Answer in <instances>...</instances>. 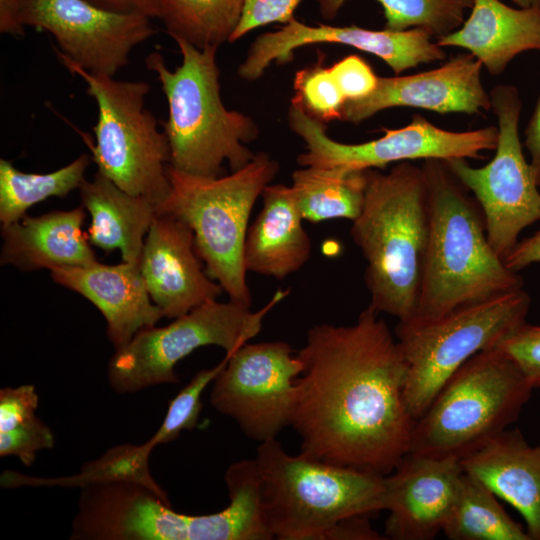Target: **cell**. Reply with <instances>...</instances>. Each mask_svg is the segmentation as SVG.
I'll use <instances>...</instances> for the list:
<instances>
[{
	"label": "cell",
	"instance_id": "obj_9",
	"mask_svg": "<svg viewBox=\"0 0 540 540\" xmlns=\"http://www.w3.org/2000/svg\"><path fill=\"white\" fill-rule=\"evenodd\" d=\"M54 50L63 66L85 81L97 104L95 144L88 142V146L98 172L122 190L159 205L170 191V148L156 118L144 106L150 85L90 73Z\"/></svg>",
	"mask_w": 540,
	"mask_h": 540
},
{
	"label": "cell",
	"instance_id": "obj_3",
	"mask_svg": "<svg viewBox=\"0 0 540 540\" xmlns=\"http://www.w3.org/2000/svg\"><path fill=\"white\" fill-rule=\"evenodd\" d=\"M422 169L428 192L429 243L417 308L408 321L434 320L523 288L522 277L491 247L482 211L469 191L442 160H424Z\"/></svg>",
	"mask_w": 540,
	"mask_h": 540
},
{
	"label": "cell",
	"instance_id": "obj_41",
	"mask_svg": "<svg viewBox=\"0 0 540 540\" xmlns=\"http://www.w3.org/2000/svg\"><path fill=\"white\" fill-rule=\"evenodd\" d=\"M102 9L120 13L158 18L160 0H87Z\"/></svg>",
	"mask_w": 540,
	"mask_h": 540
},
{
	"label": "cell",
	"instance_id": "obj_6",
	"mask_svg": "<svg viewBox=\"0 0 540 540\" xmlns=\"http://www.w3.org/2000/svg\"><path fill=\"white\" fill-rule=\"evenodd\" d=\"M255 462L263 520L279 540H324L343 520L384 510L385 476L290 455L277 439Z\"/></svg>",
	"mask_w": 540,
	"mask_h": 540
},
{
	"label": "cell",
	"instance_id": "obj_19",
	"mask_svg": "<svg viewBox=\"0 0 540 540\" xmlns=\"http://www.w3.org/2000/svg\"><path fill=\"white\" fill-rule=\"evenodd\" d=\"M191 228L158 212L144 241L139 267L152 301L164 317L175 319L217 300L221 286L206 271Z\"/></svg>",
	"mask_w": 540,
	"mask_h": 540
},
{
	"label": "cell",
	"instance_id": "obj_31",
	"mask_svg": "<svg viewBox=\"0 0 540 540\" xmlns=\"http://www.w3.org/2000/svg\"><path fill=\"white\" fill-rule=\"evenodd\" d=\"M347 0H315L321 16H337ZM383 9L385 29L428 30L435 40L458 29L467 17L473 0H376Z\"/></svg>",
	"mask_w": 540,
	"mask_h": 540
},
{
	"label": "cell",
	"instance_id": "obj_12",
	"mask_svg": "<svg viewBox=\"0 0 540 540\" xmlns=\"http://www.w3.org/2000/svg\"><path fill=\"white\" fill-rule=\"evenodd\" d=\"M498 140L493 158L473 167L465 158L442 160L453 176L473 194L485 222L491 247L503 259L520 233L540 221V191L519 135L522 101L519 90L500 84L490 91Z\"/></svg>",
	"mask_w": 540,
	"mask_h": 540
},
{
	"label": "cell",
	"instance_id": "obj_16",
	"mask_svg": "<svg viewBox=\"0 0 540 540\" xmlns=\"http://www.w3.org/2000/svg\"><path fill=\"white\" fill-rule=\"evenodd\" d=\"M433 39V35L423 28L392 31L354 25L311 26L293 18L280 29L263 33L253 41L238 68V75L248 81L256 80L271 64H285L293 60L296 49L320 43L346 45L375 55L395 75H400L421 64L446 58L443 48Z\"/></svg>",
	"mask_w": 540,
	"mask_h": 540
},
{
	"label": "cell",
	"instance_id": "obj_40",
	"mask_svg": "<svg viewBox=\"0 0 540 540\" xmlns=\"http://www.w3.org/2000/svg\"><path fill=\"white\" fill-rule=\"evenodd\" d=\"M331 540L386 539L372 529L367 516H354L341 521L330 533Z\"/></svg>",
	"mask_w": 540,
	"mask_h": 540
},
{
	"label": "cell",
	"instance_id": "obj_20",
	"mask_svg": "<svg viewBox=\"0 0 540 540\" xmlns=\"http://www.w3.org/2000/svg\"><path fill=\"white\" fill-rule=\"evenodd\" d=\"M51 277L98 308L115 350L164 317L152 301L137 263L106 265L97 261L86 266L59 267L51 270Z\"/></svg>",
	"mask_w": 540,
	"mask_h": 540
},
{
	"label": "cell",
	"instance_id": "obj_26",
	"mask_svg": "<svg viewBox=\"0 0 540 540\" xmlns=\"http://www.w3.org/2000/svg\"><path fill=\"white\" fill-rule=\"evenodd\" d=\"M366 171L311 166L294 171L291 188L303 219H356L364 203Z\"/></svg>",
	"mask_w": 540,
	"mask_h": 540
},
{
	"label": "cell",
	"instance_id": "obj_23",
	"mask_svg": "<svg viewBox=\"0 0 540 540\" xmlns=\"http://www.w3.org/2000/svg\"><path fill=\"white\" fill-rule=\"evenodd\" d=\"M83 206L52 211L40 216L27 214L2 227L0 262L21 271L86 266L97 262L87 232Z\"/></svg>",
	"mask_w": 540,
	"mask_h": 540
},
{
	"label": "cell",
	"instance_id": "obj_22",
	"mask_svg": "<svg viewBox=\"0 0 540 540\" xmlns=\"http://www.w3.org/2000/svg\"><path fill=\"white\" fill-rule=\"evenodd\" d=\"M472 54L492 76L519 54L540 50V8H514L501 0H473L462 25L436 40Z\"/></svg>",
	"mask_w": 540,
	"mask_h": 540
},
{
	"label": "cell",
	"instance_id": "obj_30",
	"mask_svg": "<svg viewBox=\"0 0 540 540\" xmlns=\"http://www.w3.org/2000/svg\"><path fill=\"white\" fill-rule=\"evenodd\" d=\"M244 0H160L159 16L168 34L198 49L218 48L237 28Z\"/></svg>",
	"mask_w": 540,
	"mask_h": 540
},
{
	"label": "cell",
	"instance_id": "obj_39",
	"mask_svg": "<svg viewBox=\"0 0 540 540\" xmlns=\"http://www.w3.org/2000/svg\"><path fill=\"white\" fill-rule=\"evenodd\" d=\"M505 265L514 272L540 263V230L518 241L513 250L504 259Z\"/></svg>",
	"mask_w": 540,
	"mask_h": 540
},
{
	"label": "cell",
	"instance_id": "obj_32",
	"mask_svg": "<svg viewBox=\"0 0 540 540\" xmlns=\"http://www.w3.org/2000/svg\"><path fill=\"white\" fill-rule=\"evenodd\" d=\"M227 362V355L216 366L198 371L190 382L169 402L166 416L155 434L148 440L152 446L174 441L183 430L198 424L202 409L201 395L214 381Z\"/></svg>",
	"mask_w": 540,
	"mask_h": 540
},
{
	"label": "cell",
	"instance_id": "obj_33",
	"mask_svg": "<svg viewBox=\"0 0 540 540\" xmlns=\"http://www.w3.org/2000/svg\"><path fill=\"white\" fill-rule=\"evenodd\" d=\"M295 96L292 98L315 119L325 123L342 116L346 102L329 67L320 61L299 70L294 79Z\"/></svg>",
	"mask_w": 540,
	"mask_h": 540
},
{
	"label": "cell",
	"instance_id": "obj_2",
	"mask_svg": "<svg viewBox=\"0 0 540 540\" xmlns=\"http://www.w3.org/2000/svg\"><path fill=\"white\" fill-rule=\"evenodd\" d=\"M229 504L206 515L173 510L147 486L119 482L81 489L71 540H270L262 516L254 460H241L225 473Z\"/></svg>",
	"mask_w": 540,
	"mask_h": 540
},
{
	"label": "cell",
	"instance_id": "obj_8",
	"mask_svg": "<svg viewBox=\"0 0 540 540\" xmlns=\"http://www.w3.org/2000/svg\"><path fill=\"white\" fill-rule=\"evenodd\" d=\"M533 388L496 347L467 360L415 422L409 453L462 458L507 429Z\"/></svg>",
	"mask_w": 540,
	"mask_h": 540
},
{
	"label": "cell",
	"instance_id": "obj_27",
	"mask_svg": "<svg viewBox=\"0 0 540 540\" xmlns=\"http://www.w3.org/2000/svg\"><path fill=\"white\" fill-rule=\"evenodd\" d=\"M153 448L148 441L141 445L122 444L84 464L78 474L61 478L41 479L6 471L1 476V485L6 488L28 485L82 489L97 484L128 482L147 486L168 499L164 489L150 473L149 457Z\"/></svg>",
	"mask_w": 540,
	"mask_h": 540
},
{
	"label": "cell",
	"instance_id": "obj_38",
	"mask_svg": "<svg viewBox=\"0 0 540 540\" xmlns=\"http://www.w3.org/2000/svg\"><path fill=\"white\" fill-rule=\"evenodd\" d=\"M39 403L35 386L24 384L0 390V432L34 417Z\"/></svg>",
	"mask_w": 540,
	"mask_h": 540
},
{
	"label": "cell",
	"instance_id": "obj_24",
	"mask_svg": "<svg viewBox=\"0 0 540 540\" xmlns=\"http://www.w3.org/2000/svg\"><path fill=\"white\" fill-rule=\"evenodd\" d=\"M263 206L247 231L244 264L247 271L283 279L302 268L311 256V241L303 227L291 186L268 185Z\"/></svg>",
	"mask_w": 540,
	"mask_h": 540
},
{
	"label": "cell",
	"instance_id": "obj_35",
	"mask_svg": "<svg viewBox=\"0 0 540 540\" xmlns=\"http://www.w3.org/2000/svg\"><path fill=\"white\" fill-rule=\"evenodd\" d=\"M519 368L534 389L540 386V326L526 321L497 346Z\"/></svg>",
	"mask_w": 540,
	"mask_h": 540
},
{
	"label": "cell",
	"instance_id": "obj_13",
	"mask_svg": "<svg viewBox=\"0 0 540 540\" xmlns=\"http://www.w3.org/2000/svg\"><path fill=\"white\" fill-rule=\"evenodd\" d=\"M288 123L305 143V151L297 158L302 167L368 170L417 159H483V152L495 150L498 140L497 126L450 131L416 114L404 127L384 129L380 138L357 144L342 143L329 137L324 123L293 99Z\"/></svg>",
	"mask_w": 540,
	"mask_h": 540
},
{
	"label": "cell",
	"instance_id": "obj_34",
	"mask_svg": "<svg viewBox=\"0 0 540 540\" xmlns=\"http://www.w3.org/2000/svg\"><path fill=\"white\" fill-rule=\"evenodd\" d=\"M55 444L52 430L36 415L10 430L0 432V456H15L30 467L41 450Z\"/></svg>",
	"mask_w": 540,
	"mask_h": 540
},
{
	"label": "cell",
	"instance_id": "obj_29",
	"mask_svg": "<svg viewBox=\"0 0 540 540\" xmlns=\"http://www.w3.org/2000/svg\"><path fill=\"white\" fill-rule=\"evenodd\" d=\"M90 157L82 154L49 173H26L11 161L0 160V222L8 226L26 215L36 203L49 197H65L85 181Z\"/></svg>",
	"mask_w": 540,
	"mask_h": 540
},
{
	"label": "cell",
	"instance_id": "obj_1",
	"mask_svg": "<svg viewBox=\"0 0 540 540\" xmlns=\"http://www.w3.org/2000/svg\"><path fill=\"white\" fill-rule=\"evenodd\" d=\"M378 314L368 305L351 325L308 330L290 426L300 453L386 476L409 453L415 421L404 401L406 360Z\"/></svg>",
	"mask_w": 540,
	"mask_h": 540
},
{
	"label": "cell",
	"instance_id": "obj_14",
	"mask_svg": "<svg viewBox=\"0 0 540 540\" xmlns=\"http://www.w3.org/2000/svg\"><path fill=\"white\" fill-rule=\"evenodd\" d=\"M213 381L211 405L250 439L274 440L290 425L302 363L283 341L245 343Z\"/></svg>",
	"mask_w": 540,
	"mask_h": 540
},
{
	"label": "cell",
	"instance_id": "obj_10",
	"mask_svg": "<svg viewBox=\"0 0 540 540\" xmlns=\"http://www.w3.org/2000/svg\"><path fill=\"white\" fill-rule=\"evenodd\" d=\"M523 289L456 309L426 322H400L396 339L407 363L404 401L416 421L448 379L472 356L493 348L526 321Z\"/></svg>",
	"mask_w": 540,
	"mask_h": 540
},
{
	"label": "cell",
	"instance_id": "obj_44",
	"mask_svg": "<svg viewBox=\"0 0 540 540\" xmlns=\"http://www.w3.org/2000/svg\"><path fill=\"white\" fill-rule=\"evenodd\" d=\"M521 8L537 7L540 8V0H510Z\"/></svg>",
	"mask_w": 540,
	"mask_h": 540
},
{
	"label": "cell",
	"instance_id": "obj_36",
	"mask_svg": "<svg viewBox=\"0 0 540 540\" xmlns=\"http://www.w3.org/2000/svg\"><path fill=\"white\" fill-rule=\"evenodd\" d=\"M303 0H244L242 16L230 43L250 31L272 23L287 24Z\"/></svg>",
	"mask_w": 540,
	"mask_h": 540
},
{
	"label": "cell",
	"instance_id": "obj_18",
	"mask_svg": "<svg viewBox=\"0 0 540 540\" xmlns=\"http://www.w3.org/2000/svg\"><path fill=\"white\" fill-rule=\"evenodd\" d=\"M463 468L456 457L408 453L385 476V534L395 540H430L454 507Z\"/></svg>",
	"mask_w": 540,
	"mask_h": 540
},
{
	"label": "cell",
	"instance_id": "obj_37",
	"mask_svg": "<svg viewBox=\"0 0 540 540\" xmlns=\"http://www.w3.org/2000/svg\"><path fill=\"white\" fill-rule=\"evenodd\" d=\"M329 68L346 101L366 97L376 88L379 76L359 55H348Z\"/></svg>",
	"mask_w": 540,
	"mask_h": 540
},
{
	"label": "cell",
	"instance_id": "obj_42",
	"mask_svg": "<svg viewBox=\"0 0 540 540\" xmlns=\"http://www.w3.org/2000/svg\"><path fill=\"white\" fill-rule=\"evenodd\" d=\"M523 147L529 154V163L540 187V96L524 130Z\"/></svg>",
	"mask_w": 540,
	"mask_h": 540
},
{
	"label": "cell",
	"instance_id": "obj_28",
	"mask_svg": "<svg viewBox=\"0 0 540 540\" xmlns=\"http://www.w3.org/2000/svg\"><path fill=\"white\" fill-rule=\"evenodd\" d=\"M442 532L452 540H530L525 528L505 512L497 496L464 470Z\"/></svg>",
	"mask_w": 540,
	"mask_h": 540
},
{
	"label": "cell",
	"instance_id": "obj_5",
	"mask_svg": "<svg viewBox=\"0 0 540 540\" xmlns=\"http://www.w3.org/2000/svg\"><path fill=\"white\" fill-rule=\"evenodd\" d=\"M182 62L170 70L158 52L146 58L147 69L157 75L168 103L163 123L169 148L168 165L179 171L205 176H221L223 165L236 171L254 157L247 144L259 130L253 119L229 110L220 94L218 48L198 49L175 39Z\"/></svg>",
	"mask_w": 540,
	"mask_h": 540
},
{
	"label": "cell",
	"instance_id": "obj_11",
	"mask_svg": "<svg viewBox=\"0 0 540 540\" xmlns=\"http://www.w3.org/2000/svg\"><path fill=\"white\" fill-rule=\"evenodd\" d=\"M287 292L277 291L258 311L229 300H213L179 316L164 327L140 330L123 348L115 350L107 367L110 386L117 393H135L159 385L176 384V364L200 347L215 345L231 354L254 338L266 313Z\"/></svg>",
	"mask_w": 540,
	"mask_h": 540
},
{
	"label": "cell",
	"instance_id": "obj_21",
	"mask_svg": "<svg viewBox=\"0 0 540 540\" xmlns=\"http://www.w3.org/2000/svg\"><path fill=\"white\" fill-rule=\"evenodd\" d=\"M460 463L521 514L530 540H540V444L530 445L517 428L505 429Z\"/></svg>",
	"mask_w": 540,
	"mask_h": 540
},
{
	"label": "cell",
	"instance_id": "obj_17",
	"mask_svg": "<svg viewBox=\"0 0 540 540\" xmlns=\"http://www.w3.org/2000/svg\"><path fill=\"white\" fill-rule=\"evenodd\" d=\"M482 68L472 54L464 53L432 70L405 76H379L371 94L345 102L341 120L359 124L395 107L439 114L483 115L492 105L490 94L483 86Z\"/></svg>",
	"mask_w": 540,
	"mask_h": 540
},
{
	"label": "cell",
	"instance_id": "obj_25",
	"mask_svg": "<svg viewBox=\"0 0 540 540\" xmlns=\"http://www.w3.org/2000/svg\"><path fill=\"white\" fill-rule=\"evenodd\" d=\"M79 190L82 206L91 216L87 231L91 245L106 252L118 249L123 262L139 264L158 205L122 190L99 172L93 180L85 179Z\"/></svg>",
	"mask_w": 540,
	"mask_h": 540
},
{
	"label": "cell",
	"instance_id": "obj_43",
	"mask_svg": "<svg viewBox=\"0 0 540 540\" xmlns=\"http://www.w3.org/2000/svg\"><path fill=\"white\" fill-rule=\"evenodd\" d=\"M24 0H0V32L13 37L24 34L19 13Z\"/></svg>",
	"mask_w": 540,
	"mask_h": 540
},
{
	"label": "cell",
	"instance_id": "obj_15",
	"mask_svg": "<svg viewBox=\"0 0 540 540\" xmlns=\"http://www.w3.org/2000/svg\"><path fill=\"white\" fill-rule=\"evenodd\" d=\"M151 18L111 12L87 0H24L20 23L48 31L60 51L86 71L114 75L131 51L156 33Z\"/></svg>",
	"mask_w": 540,
	"mask_h": 540
},
{
	"label": "cell",
	"instance_id": "obj_4",
	"mask_svg": "<svg viewBox=\"0 0 540 540\" xmlns=\"http://www.w3.org/2000/svg\"><path fill=\"white\" fill-rule=\"evenodd\" d=\"M362 210L350 234L367 266L370 306L405 322L414 317L429 243L430 214L422 166L397 163L366 171Z\"/></svg>",
	"mask_w": 540,
	"mask_h": 540
},
{
	"label": "cell",
	"instance_id": "obj_7",
	"mask_svg": "<svg viewBox=\"0 0 540 540\" xmlns=\"http://www.w3.org/2000/svg\"><path fill=\"white\" fill-rule=\"evenodd\" d=\"M278 172L267 153H257L244 167L228 175L205 177L167 166L170 191L157 206L186 223L206 273L229 300L249 306L244 245L252 208Z\"/></svg>",
	"mask_w": 540,
	"mask_h": 540
}]
</instances>
